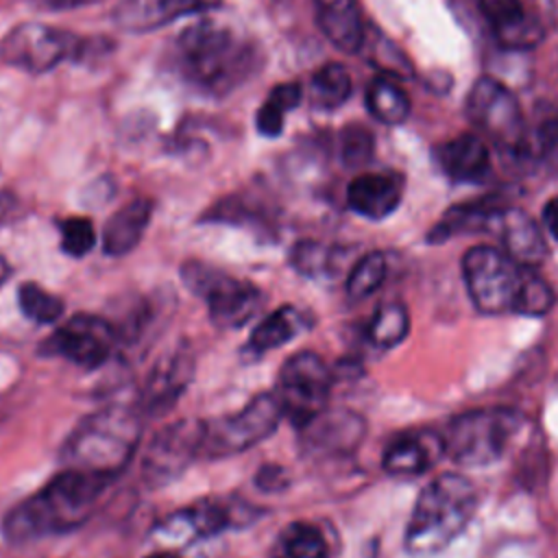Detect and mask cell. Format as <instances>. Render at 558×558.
Listing matches in <instances>:
<instances>
[{"mask_svg":"<svg viewBox=\"0 0 558 558\" xmlns=\"http://www.w3.org/2000/svg\"><path fill=\"white\" fill-rule=\"evenodd\" d=\"M174 68L198 92L225 96L238 89L255 70L259 52L235 31L201 20L183 28L174 41Z\"/></svg>","mask_w":558,"mask_h":558,"instance_id":"obj_1","label":"cell"},{"mask_svg":"<svg viewBox=\"0 0 558 558\" xmlns=\"http://www.w3.org/2000/svg\"><path fill=\"white\" fill-rule=\"evenodd\" d=\"M111 475L63 469L39 493L17 504L4 519V536L13 543L33 541L78 527L102 495Z\"/></svg>","mask_w":558,"mask_h":558,"instance_id":"obj_2","label":"cell"},{"mask_svg":"<svg viewBox=\"0 0 558 558\" xmlns=\"http://www.w3.org/2000/svg\"><path fill=\"white\" fill-rule=\"evenodd\" d=\"M475 488L456 473H442L418 495L405 530V547L414 556L442 551L469 525L475 512Z\"/></svg>","mask_w":558,"mask_h":558,"instance_id":"obj_3","label":"cell"},{"mask_svg":"<svg viewBox=\"0 0 558 558\" xmlns=\"http://www.w3.org/2000/svg\"><path fill=\"white\" fill-rule=\"evenodd\" d=\"M142 434L140 416L126 408H105L83 418L63 442L61 458L72 469L116 475L133 456Z\"/></svg>","mask_w":558,"mask_h":558,"instance_id":"obj_4","label":"cell"},{"mask_svg":"<svg viewBox=\"0 0 558 558\" xmlns=\"http://www.w3.org/2000/svg\"><path fill=\"white\" fill-rule=\"evenodd\" d=\"M523 418L514 410L482 408L456 416L440 434L445 453L462 466H488L504 458Z\"/></svg>","mask_w":558,"mask_h":558,"instance_id":"obj_5","label":"cell"},{"mask_svg":"<svg viewBox=\"0 0 558 558\" xmlns=\"http://www.w3.org/2000/svg\"><path fill=\"white\" fill-rule=\"evenodd\" d=\"M530 270L532 268L521 266L508 253L486 244L469 248L462 259L469 296L484 314L517 312Z\"/></svg>","mask_w":558,"mask_h":558,"instance_id":"obj_6","label":"cell"},{"mask_svg":"<svg viewBox=\"0 0 558 558\" xmlns=\"http://www.w3.org/2000/svg\"><path fill=\"white\" fill-rule=\"evenodd\" d=\"M181 279L190 292L209 305V316L218 327H242L257 314L264 299L257 286L198 259H190L181 266Z\"/></svg>","mask_w":558,"mask_h":558,"instance_id":"obj_7","label":"cell"},{"mask_svg":"<svg viewBox=\"0 0 558 558\" xmlns=\"http://www.w3.org/2000/svg\"><path fill=\"white\" fill-rule=\"evenodd\" d=\"M283 418L281 403L275 392H262L240 412L205 423L203 458H227L242 453L268 438Z\"/></svg>","mask_w":558,"mask_h":558,"instance_id":"obj_8","label":"cell"},{"mask_svg":"<svg viewBox=\"0 0 558 558\" xmlns=\"http://www.w3.org/2000/svg\"><path fill=\"white\" fill-rule=\"evenodd\" d=\"M329 390L331 373L323 357L314 351H299L281 366L275 395L281 403L283 416L301 429L327 410Z\"/></svg>","mask_w":558,"mask_h":558,"instance_id":"obj_9","label":"cell"},{"mask_svg":"<svg viewBox=\"0 0 558 558\" xmlns=\"http://www.w3.org/2000/svg\"><path fill=\"white\" fill-rule=\"evenodd\" d=\"M83 41L72 33L44 24H15L0 41V59L28 74H41L59 65L68 57L81 54Z\"/></svg>","mask_w":558,"mask_h":558,"instance_id":"obj_10","label":"cell"},{"mask_svg":"<svg viewBox=\"0 0 558 558\" xmlns=\"http://www.w3.org/2000/svg\"><path fill=\"white\" fill-rule=\"evenodd\" d=\"M469 116L499 150L512 157L530 153L519 102L499 81L484 76L473 85L469 94Z\"/></svg>","mask_w":558,"mask_h":558,"instance_id":"obj_11","label":"cell"},{"mask_svg":"<svg viewBox=\"0 0 558 558\" xmlns=\"http://www.w3.org/2000/svg\"><path fill=\"white\" fill-rule=\"evenodd\" d=\"M205 440V421L181 418L163 427L148 445L142 475L150 486H163L177 480L194 458L201 456Z\"/></svg>","mask_w":558,"mask_h":558,"instance_id":"obj_12","label":"cell"},{"mask_svg":"<svg viewBox=\"0 0 558 558\" xmlns=\"http://www.w3.org/2000/svg\"><path fill=\"white\" fill-rule=\"evenodd\" d=\"M113 327L94 314H76L46 340V351L57 353L83 368H96L113 353Z\"/></svg>","mask_w":558,"mask_h":558,"instance_id":"obj_13","label":"cell"},{"mask_svg":"<svg viewBox=\"0 0 558 558\" xmlns=\"http://www.w3.org/2000/svg\"><path fill=\"white\" fill-rule=\"evenodd\" d=\"M220 0H120L113 9V22L129 33L157 31L183 15L216 9Z\"/></svg>","mask_w":558,"mask_h":558,"instance_id":"obj_14","label":"cell"},{"mask_svg":"<svg viewBox=\"0 0 558 558\" xmlns=\"http://www.w3.org/2000/svg\"><path fill=\"white\" fill-rule=\"evenodd\" d=\"M403 196V181L392 172H366L355 177L347 187L349 207L371 220L390 216Z\"/></svg>","mask_w":558,"mask_h":558,"instance_id":"obj_15","label":"cell"},{"mask_svg":"<svg viewBox=\"0 0 558 558\" xmlns=\"http://www.w3.org/2000/svg\"><path fill=\"white\" fill-rule=\"evenodd\" d=\"M445 453L442 438L429 432H410L397 436L384 451V471L395 477H414L432 469L436 458Z\"/></svg>","mask_w":558,"mask_h":558,"instance_id":"obj_16","label":"cell"},{"mask_svg":"<svg viewBox=\"0 0 558 558\" xmlns=\"http://www.w3.org/2000/svg\"><path fill=\"white\" fill-rule=\"evenodd\" d=\"M192 373H194V360L190 353L177 351L163 357L146 379V386L142 392V410L150 414H159L166 408H170L190 384Z\"/></svg>","mask_w":558,"mask_h":558,"instance_id":"obj_17","label":"cell"},{"mask_svg":"<svg viewBox=\"0 0 558 558\" xmlns=\"http://www.w3.org/2000/svg\"><path fill=\"white\" fill-rule=\"evenodd\" d=\"M316 22L323 35L342 52H357L364 46V24L355 0H314Z\"/></svg>","mask_w":558,"mask_h":558,"instance_id":"obj_18","label":"cell"},{"mask_svg":"<svg viewBox=\"0 0 558 558\" xmlns=\"http://www.w3.org/2000/svg\"><path fill=\"white\" fill-rule=\"evenodd\" d=\"M440 168L453 179L464 183L484 181L490 172V157L486 144L471 135L462 133L436 148Z\"/></svg>","mask_w":558,"mask_h":558,"instance_id":"obj_19","label":"cell"},{"mask_svg":"<svg viewBox=\"0 0 558 558\" xmlns=\"http://www.w3.org/2000/svg\"><path fill=\"white\" fill-rule=\"evenodd\" d=\"M150 216H153V201H148V198H135V201L122 205L105 222L102 251L113 257L131 253L140 244V240L150 222Z\"/></svg>","mask_w":558,"mask_h":558,"instance_id":"obj_20","label":"cell"},{"mask_svg":"<svg viewBox=\"0 0 558 558\" xmlns=\"http://www.w3.org/2000/svg\"><path fill=\"white\" fill-rule=\"evenodd\" d=\"M499 225L504 248L514 262L527 268H536L545 259L547 244L534 218L521 209H506L499 218Z\"/></svg>","mask_w":558,"mask_h":558,"instance_id":"obj_21","label":"cell"},{"mask_svg":"<svg viewBox=\"0 0 558 558\" xmlns=\"http://www.w3.org/2000/svg\"><path fill=\"white\" fill-rule=\"evenodd\" d=\"M301 432L305 434V445H310L312 449L347 451L360 442L364 425L355 414L323 410L316 418L301 427Z\"/></svg>","mask_w":558,"mask_h":558,"instance_id":"obj_22","label":"cell"},{"mask_svg":"<svg viewBox=\"0 0 558 558\" xmlns=\"http://www.w3.org/2000/svg\"><path fill=\"white\" fill-rule=\"evenodd\" d=\"M477 4L506 46H530L541 37L538 26L525 15L521 0H477Z\"/></svg>","mask_w":558,"mask_h":558,"instance_id":"obj_23","label":"cell"},{"mask_svg":"<svg viewBox=\"0 0 558 558\" xmlns=\"http://www.w3.org/2000/svg\"><path fill=\"white\" fill-rule=\"evenodd\" d=\"M305 327L303 314L294 310L292 305H283L268 314L251 333L248 347L253 349L255 355H262L266 351H272L286 342H290L301 329Z\"/></svg>","mask_w":558,"mask_h":558,"instance_id":"obj_24","label":"cell"},{"mask_svg":"<svg viewBox=\"0 0 558 558\" xmlns=\"http://www.w3.org/2000/svg\"><path fill=\"white\" fill-rule=\"evenodd\" d=\"M504 211H506V207L501 203H497L495 198H482V201L456 205L445 214L440 225L432 231V240H442L458 231L482 229L488 222L499 220Z\"/></svg>","mask_w":558,"mask_h":558,"instance_id":"obj_25","label":"cell"},{"mask_svg":"<svg viewBox=\"0 0 558 558\" xmlns=\"http://www.w3.org/2000/svg\"><path fill=\"white\" fill-rule=\"evenodd\" d=\"M366 107L384 124H401L410 113L408 94L390 78L377 76L366 87Z\"/></svg>","mask_w":558,"mask_h":558,"instance_id":"obj_26","label":"cell"},{"mask_svg":"<svg viewBox=\"0 0 558 558\" xmlns=\"http://www.w3.org/2000/svg\"><path fill=\"white\" fill-rule=\"evenodd\" d=\"M312 102L320 109H336L351 96V76L342 63H325L310 83Z\"/></svg>","mask_w":558,"mask_h":558,"instance_id":"obj_27","label":"cell"},{"mask_svg":"<svg viewBox=\"0 0 558 558\" xmlns=\"http://www.w3.org/2000/svg\"><path fill=\"white\" fill-rule=\"evenodd\" d=\"M275 558H327V543L314 525L296 521L281 530Z\"/></svg>","mask_w":558,"mask_h":558,"instance_id":"obj_28","label":"cell"},{"mask_svg":"<svg viewBox=\"0 0 558 558\" xmlns=\"http://www.w3.org/2000/svg\"><path fill=\"white\" fill-rule=\"evenodd\" d=\"M410 329L408 310L401 303H386L375 310L368 323V338L373 344L381 349H390L399 344Z\"/></svg>","mask_w":558,"mask_h":558,"instance_id":"obj_29","label":"cell"},{"mask_svg":"<svg viewBox=\"0 0 558 558\" xmlns=\"http://www.w3.org/2000/svg\"><path fill=\"white\" fill-rule=\"evenodd\" d=\"M384 277H386V257L377 251L366 253L351 268V275L347 279V294L353 301L366 299L381 286Z\"/></svg>","mask_w":558,"mask_h":558,"instance_id":"obj_30","label":"cell"},{"mask_svg":"<svg viewBox=\"0 0 558 558\" xmlns=\"http://www.w3.org/2000/svg\"><path fill=\"white\" fill-rule=\"evenodd\" d=\"M20 310L35 323H54L63 314V301L41 286L26 281L17 290Z\"/></svg>","mask_w":558,"mask_h":558,"instance_id":"obj_31","label":"cell"},{"mask_svg":"<svg viewBox=\"0 0 558 558\" xmlns=\"http://www.w3.org/2000/svg\"><path fill=\"white\" fill-rule=\"evenodd\" d=\"M290 264L296 268V272L307 277H323L333 266V251L318 244V242H299L292 248Z\"/></svg>","mask_w":558,"mask_h":558,"instance_id":"obj_32","label":"cell"},{"mask_svg":"<svg viewBox=\"0 0 558 558\" xmlns=\"http://www.w3.org/2000/svg\"><path fill=\"white\" fill-rule=\"evenodd\" d=\"M373 133L362 126V124H349L342 129L340 133V155L344 166L349 168H357L364 166L366 161H371L373 157Z\"/></svg>","mask_w":558,"mask_h":558,"instance_id":"obj_33","label":"cell"},{"mask_svg":"<svg viewBox=\"0 0 558 558\" xmlns=\"http://www.w3.org/2000/svg\"><path fill=\"white\" fill-rule=\"evenodd\" d=\"M59 229H61V248L72 257L87 255L96 244V229L89 218H81V216L65 218L59 225Z\"/></svg>","mask_w":558,"mask_h":558,"instance_id":"obj_34","label":"cell"},{"mask_svg":"<svg viewBox=\"0 0 558 558\" xmlns=\"http://www.w3.org/2000/svg\"><path fill=\"white\" fill-rule=\"evenodd\" d=\"M185 521H190L192 530L201 536L216 534L231 523V510L218 501H201L183 512Z\"/></svg>","mask_w":558,"mask_h":558,"instance_id":"obj_35","label":"cell"},{"mask_svg":"<svg viewBox=\"0 0 558 558\" xmlns=\"http://www.w3.org/2000/svg\"><path fill=\"white\" fill-rule=\"evenodd\" d=\"M551 305H554V292H551L549 283H547L543 277H538V275L534 272V268H532V270L527 272V277H525L517 314L541 316V314L549 312Z\"/></svg>","mask_w":558,"mask_h":558,"instance_id":"obj_36","label":"cell"},{"mask_svg":"<svg viewBox=\"0 0 558 558\" xmlns=\"http://www.w3.org/2000/svg\"><path fill=\"white\" fill-rule=\"evenodd\" d=\"M283 116H286V111L266 98L255 113V126L262 135L277 137L283 131Z\"/></svg>","mask_w":558,"mask_h":558,"instance_id":"obj_37","label":"cell"},{"mask_svg":"<svg viewBox=\"0 0 558 558\" xmlns=\"http://www.w3.org/2000/svg\"><path fill=\"white\" fill-rule=\"evenodd\" d=\"M288 473L283 466L279 464H264L257 473H255V484L259 490L264 493H279L288 486Z\"/></svg>","mask_w":558,"mask_h":558,"instance_id":"obj_38","label":"cell"},{"mask_svg":"<svg viewBox=\"0 0 558 558\" xmlns=\"http://www.w3.org/2000/svg\"><path fill=\"white\" fill-rule=\"evenodd\" d=\"M301 96L303 94H301L299 83H279V85H275L270 89V94L266 98L272 100L275 105H279L288 113V111L296 109V105L301 102Z\"/></svg>","mask_w":558,"mask_h":558,"instance_id":"obj_39","label":"cell"},{"mask_svg":"<svg viewBox=\"0 0 558 558\" xmlns=\"http://www.w3.org/2000/svg\"><path fill=\"white\" fill-rule=\"evenodd\" d=\"M543 222L547 227V231L558 240V196L551 198L545 209H543Z\"/></svg>","mask_w":558,"mask_h":558,"instance_id":"obj_40","label":"cell"},{"mask_svg":"<svg viewBox=\"0 0 558 558\" xmlns=\"http://www.w3.org/2000/svg\"><path fill=\"white\" fill-rule=\"evenodd\" d=\"M92 0H37V4L41 9H48V11H65V9H76V7H83Z\"/></svg>","mask_w":558,"mask_h":558,"instance_id":"obj_41","label":"cell"},{"mask_svg":"<svg viewBox=\"0 0 558 558\" xmlns=\"http://www.w3.org/2000/svg\"><path fill=\"white\" fill-rule=\"evenodd\" d=\"M9 272H11V266L7 264V259H4V257H0V286L4 283V279L9 277Z\"/></svg>","mask_w":558,"mask_h":558,"instance_id":"obj_42","label":"cell"},{"mask_svg":"<svg viewBox=\"0 0 558 558\" xmlns=\"http://www.w3.org/2000/svg\"><path fill=\"white\" fill-rule=\"evenodd\" d=\"M146 558H179L177 554H170V551H157V554H150Z\"/></svg>","mask_w":558,"mask_h":558,"instance_id":"obj_43","label":"cell"}]
</instances>
